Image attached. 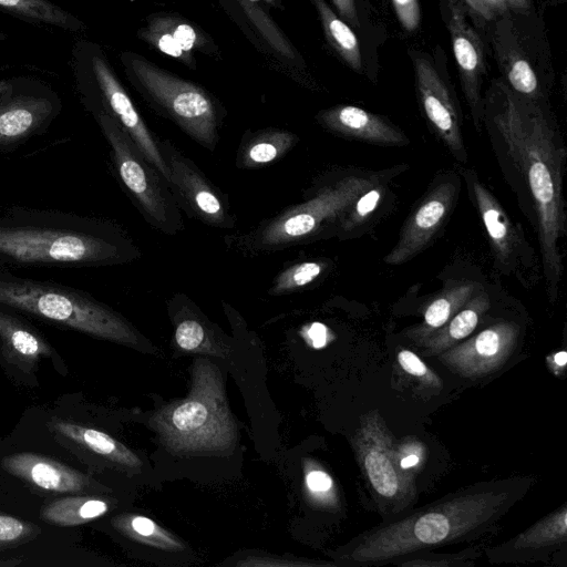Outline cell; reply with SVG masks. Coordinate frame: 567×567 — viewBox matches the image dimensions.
<instances>
[{"label":"cell","mask_w":567,"mask_h":567,"mask_svg":"<svg viewBox=\"0 0 567 567\" xmlns=\"http://www.w3.org/2000/svg\"><path fill=\"white\" fill-rule=\"evenodd\" d=\"M308 336L315 348H322L327 342V329L321 323H313L308 331Z\"/></svg>","instance_id":"b9f144b4"},{"label":"cell","mask_w":567,"mask_h":567,"mask_svg":"<svg viewBox=\"0 0 567 567\" xmlns=\"http://www.w3.org/2000/svg\"><path fill=\"white\" fill-rule=\"evenodd\" d=\"M151 41L165 54L173 58H184L185 52L169 32L155 33Z\"/></svg>","instance_id":"ab89813d"},{"label":"cell","mask_w":567,"mask_h":567,"mask_svg":"<svg viewBox=\"0 0 567 567\" xmlns=\"http://www.w3.org/2000/svg\"><path fill=\"white\" fill-rule=\"evenodd\" d=\"M482 555V546H474L453 554L423 551L405 557L394 565L403 567H463L474 566Z\"/></svg>","instance_id":"4dcf8cb0"},{"label":"cell","mask_w":567,"mask_h":567,"mask_svg":"<svg viewBox=\"0 0 567 567\" xmlns=\"http://www.w3.org/2000/svg\"><path fill=\"white\" fill-rule=\"evenodd\" d=\"M463 177L470 198L486 229L497 266L505 274L529 267L533 264V250L528 248L497 198L481 183L474 171L464 169Z\"/></svg>","instance_id":"5bb4252c"},{"label":"cell","mask_w":567,"mask_h":567,"mask_svg":"<svg viewBox=\"0 0 567 567\" xmlns=\"http://www.w3.org/2000/svg\"><path fill=\"white\" fill-rule=\"evenodd\" d=\"M248 1H255V2H257V1H261V0H248ZM265 1H268V2H269V1H271V0H265Z\"/></svg>","instance_id":"c3c4849f"},{"label":"cell","mask_w":567,"mask_h":567,"mask_svg":"<svg viewBox=\"0 0 567 567\" xmlns=\"http://www.w3.org/2000/svg\"><path fill=\"white\" fill-rule=\"evenodd\" d=\"M507 78L513 89L520 94L530 95L537 90L535 72L525 60L514 61L508 70Z\"/></svg>","instance_id":"e575fe53"},{"label":"cell","mask_w":567,"mask_h":567,"mask_svg":"<svg viewBox=\"0 0 567 567\" xmlns=\"http://www.w3.org/2000/svg\"><path fill=\"white\" fill-rule=\"evenodd\" d=\"M169 32L183 51L186 53L193 50L198 41L196 31L187 23L176 22L167 27Z\"/></svg>","instance_id":"8d00e7d4"},{"label":"cell","mask_w":567,"mask_h":567,"mask_svg":"<svg viewBox=\"0 0 567 567\" xmlns=\"http://www.w3.org/2000/svg\"><path fill=\"white\" fill-rule=\"evenodd\" d=\"M175 340L186 351L199 349L206 340L203 324L195 318H185L176 327Z\"/></svg>","instance_id":"836d02e7"},{"label":"cell","mask_w":567,"mask_h":567,"mask_svg":"<svg viewBox=\"0 0 567 567\" xmlns=\"http://www.w3.org/2000/svg\"><path fill=\"white\" fill-rule=\"evenodd\" d=\"M50 427L59 435L118 465L136 468L140 458L109 434L74 422L53 420Z\"/></svg>","instance_id":"7402d4cb"},{"label":"cell","mask_w":567,"mask_h":567,"mask_svg":"<svg viewBox=\"0 0 567 567\" xmlns=\"http://www.w3.org/2000/svg\"><path fill=\"white\" fill-rule=\"evenodd\" d=\"M420 462V456L417 454H409L400 460V465L404 470H409L415 466Z\"/></svg>","instance_id":"ee69618b"},{"label":"cell","mask_w":567,"mask_h":567,"mask_svg":"<svg viewBox=\"0 0 567 567\" xmlns=\"http://www.w3.org/2000/svg\"><path fill=\"white\" fill-rule=\"evenodd\" d=\"M567 542V506L561 505L524 532L485 549L491 564L542 560Z\"/></svg>","instance_id":"e0dca14e"},{"label":"cell","mask_w":567,"mask_h":567,"mask_svg":"<svg viewBox=\"0 0 567 567\" xmlns=\"http://www.w3.org/2000/svg\"><path fill=\"white\" fill-rule=\"evenodd\" d=\"M503 1H504L505 6L508 4L513 8L515 7V8H519V9L525 8L528 4L527 0H503Z\"/></svg>","instance_id":"bcb514c9"},{"label":"cell","mask_w":567,"mask_h":567,"mask_svg":"<svg viewBox=\"0 0 567 567\" xmlns=\"http://www.w3.org/2000/svg\"><path fill=\"white\" fill-rule=\"evenodd\" d=\"M340 13L352 23L357 21L353 0H332Z\"/></svg>","instance_id":"7bdbcfd3"},{"label":"cell","mask_w":567,"mask_h":567,"mask_svg":"<svg viewBox=\"0 0 567 567\" xmlns=\"http://www.w3.org/2000/svg\"><path fill=\"white\" fill-rule=\"evenodd\" d=\"M554 362L558 367H564L567 362V353L565 351L557 352L554 357Z\"/></svg>","instance_id":"f6af8a7d"},{"label":"cell","mask_w":567,"mask_h":567,"mask_svg":"<svg viewBox=\"0 0 567 567\" xmlns=\"http://www.w3.org/2000/svg\"><path fill=\"white\" fill-rule=\"evenodd\" d=\"M1 465L11 475L44 491L79 494L91 488L87 476L55 460L34 453H14Z\"/></svg>","instance_id":"ac0fdd59"},{"label":"cell","mask_w":567,"mask_h":567,"mask_svg":"<svg viewBox=\"0 0 567 567\" xmlns=\"http://www.w3.org/2000/svg\"><path fill=\"white\" fill-rule=\"evenodd\" d=\"M62 111V100L33 76L0 80V152H9L43 134Z\"/></svg>","instance_id":"8fae6325"},{"label":"cell","mask_w":567,"mask_h":567,"mask_svg":"<svg viewBox=\"0 0 567 567\" xmlns=\"http://www.w3.org/2000/svg\"><path fill=\"white\" fill-rule=\"evenodd\" d=\"M86 110L99 124L110 146L116 174L145 220L166 235L182 231L181 209L164 177L109 113L100 107Z\"/></svg>","instance_id":"8992f818"},{"label":"cell","mask_w":567,"mask_h":567,"mask_svg":"<svg viewBox=\"0 0 567 567\" xmlns=\"http://www.w3.org/2000/svg\"><path fill=\"white\" fill-rule=\"evenodd\" d=\"M400 367L409 374L425 380L429 384L440 385V379L432 373L425 363L412 351L400 350L396 354Z\"/></svg>","instance_id":"d590c367"},{"label":"cell","mask_w":567,"mask_h":567,"mask_svg":"<svg viewBox=\"0 0 567 567\" xmlns=\"http://www.w3.org/2000/svg\"><path fill=\"white\" fill-rule=\"evenodd\" d=\"M485 291L475 293L442 328L417 343L424 355H437L468 337L489 309Z\"/></svg>","instance_id":"44dd1931"},{"label":"cell","mask_w":567,"mask_h":567,"mask_svg":"<svg viewBox=\"0 0 567 567\" xmlns=\"http://www.w3.org/2000/svg\"><path fill=\"white\" fill-rule=\"evenodd\" d=\"M40 533L41 528L38 525L0 513V550L29 543Z\"/></svg>","instance_id":"1f68e13d"},{"label":"cell","mask_w":567,"mask_h":567,"mask_svg":"<svg viewBox=\"0 0 567 567\" xmlns=\"http://www.w3.org/2000/svg\"><path fill=\"white\" fill-rule=\"evenodd\" d=\"M0 348L3 355L24 372L35 369L38 361L52 357L50 343L17 312L0 307Z\"/></svg>","instance_id":"ffe728a7"},{"label":"cell","mask_w":567,"mask_h":567,"mask_svg":"<svg viewBox=\"0 0 567 567\" xmlns=\"http://www.w3.org/2000/svg\"><path fill=\"white\" fill-rule=\"evenodd\" d=\"M8 38V35L0 30V41H3Z\"/></svg>","instance_id":"7dc6e473"},{"label":"cell","mask_w":567,"mask_h":567,"mask_svg":"<svg viewBox=\"0 0 567 567\" xmlns=\"http://www.w3.org/2000/svg\"><path fill=\"white\" fill-rule=\"evenodd\" d=\"M456 197L455 181H443L436 184L406 219L398 243L384 257V262L398 266L419 255L443 226L454 207Z\"/></svg>","instance_id":"9a60e30c"},{"label":"cell","mask_w":567,"mask_h":567,"mask_svg":"<svg viewBox=\"0 0 567 567\" xmlns=\"http://www.w3.org/2000/svg\"><path fill=\"white\" fill-rule=\"evenodd\" d=\"M467 2L485 18L494 16L506 7L503 0H467Z\"/></svg>","instance_id":"60d3db41"},{"label":"cell","mask_w":567,"mask_h":567,"mask_svg":"<svg viewBox=\"0 0 567 567\" xmlns=\"http://www.w3.org/2000/svg\"><path fill=\"white\" fill-rule=\"evenodd\" d=\"M318 11L324 24L326 31L342 56L355 69H360L361 59L359 43L355 34L339 19L322 1L316 0Z\"/></svg>","instance_id":"f1b7e54d"},{"label":"cell","mask_w":567,"mask_h":567,"mask_svg":"<svg viewBox=\"0 0 567 567\" xmlns=\"http://www.w3.org/2000/svg\"><path fill=\"white\" fill-rule=\"evenodd\" d=\"M474 282H461L442 292L427 305L423 320L406 330L405 336L416 344L442 328L475 295Z\"/></svg>","instance_id":"603a6c76"},{"label":"cell","mask_w":567,"mask_h":567,"mask_svg":"<svg viewBox=\"0 0 567 567\" xmlns=\"http://www.w3.org/2000/svg\"><path fill=\"white\" fill-rule=\"evenodd\" d=\"M398 17L406 30H413L419 23V6L416 0H393Z\"/></svg>","instance_id":"74e56055"},{"label":"cell","mask_w":567,"mask_h":567,"mask_svg":"<svg viewBox=\"0 0 567 567\" xmlns=\"http://www.w3.org/2000/svg\"><path fill=\"white\" fill-rule=\"evenodd\" d=\"M141 251L116 224L59 210L13 206L0 216V265L95 268Z\"/></svg>","instance_id":"3957f363"},{"label":"cell","mask_w":567,"mask_h":567,"mask_svg":"<svg viewBox=\"0 0 567 567\" xmlns=\"http://www.w3.org/2000/svg\"><path fill=\"white\" fill-rule=\"evenodd\" d=\"M415 74L420 100L429 122L452 155L465 163L467 153L461 118L447 87L426 60L415 61Z\"/></svg>","instance_id":"2e32d148"},{"label":"cell","mask_w":567,"mask_h":567,"mask_svg":"<svg viewBox=\"0 0 567 567\" xmlns=\"http://www.w3.org/2000/svg\"><path fill=\"white\" fill-rule=\"evenodd\" d=\"M107 502L90 496L59 498L42 507V520L56 526H76L105 514Z\"/></svg>","instance_id":"4316f807"},{"label":"cell","mask_w":567,"mask_h":567,"mask_svg":"<svg viewBox=\"0 0 567 567\" xmlns=\"http://www.w3.org/2000/svg\"><path fill=\"white\" fill-rule=\"evenodd\" d=\"M298 137L288 131L264 130L255 133L240 146L237 166L256 168L271 164L285 156L297 143Z\"/></svg>","instance_id":"484cf974"},{"label":"cell","mask_w":567,"mask_h":567,"mask_svg":"<svg viewBox=\"0 0 567 567\" xmlns=\"http://www.w3.org/2000/svg\"><path fill=\"white\" fill-rule=\"evenodd\" d=\"M482 122L506 183L536 230L546 290L554 300L567 233L563 194L567 153L559 131L539 105L507 90L493 97Z\"/></svg>","instance_id":"6da1fadb"},{"label":"cell","mask_w":567,"mask_h":567,"mask_svg":"<svg viewBox=\"0 0 567 567\" xmlns=\"http://www.w3.org/2000/svg\"><path fill=\"white\" fill-rule=\"evenodd\" d=\"M0 307L95 338L136 346L135 329L85 291L13 274L0 265Z\"/></svg>","instance_id":"277c9868"},{"label":"cell","mask_w":567,"mask_h":567,"mask_svg":"<svg viewBox=\"0 0 567 567\" xmlns=\"http://www.w3.org/2000/svg\"><path fill=\"white\" fill-rule=\"evenodd\" d=\"M306 484L311 494L322 497L333 487L332 478L321 470H313L307 474Z\"/></svg>","instance_id":"f35d334b"},{"label":"cell","mask_w":567,"mask_h":567,"mask_svg":"<svg viewBox=\"0 0 567 567\" xmlns=\"http://www.w3.org/2000/svg\"><path fill=\"white\" fill-rule=\"evenodd\" d=\"M114 525L122 533L140 542L159 548H182V544L173 535L147 517L141 515L121 516L114 519Z\"/></svg>","instance_id":"83f0119b"},{"label":"cell","mask_w":567,"mask_h":567,"mask_svg":"<svg viewBox=\"0 0 567 567\" xmlns=\"http://www.w3.org/2000/svg\"><path fill=\"white\" fill-rule=\"evenodd\" d=\"M133 76L169 117L196 143L214 151L219 140V117L209 95L138 56L123 58Z\"/></svg>","instance_id":"30bf717a"},{"label":"cell","mask_w":567,"mask_h":567,"mask_svg":"<svg viewBox=\"0 0 567 567\" xmlns=\"http://www.w3.org/2000/svg\"><path fill=\"white\" fill-rule=\"evenodd\" d=\"M375 182L350 175L320 188L311 198L287 207L243 237L241 245L251 252H271L315 237L338 217H343L357 198Z\"/></svg>","instance_id":"52a82bcc"},{"label":"cell","mask_w":567,"mask_h":567,"mask_svg":"<svg viewBox=\"0 0 567 567\" xmlns=\"http://www.w3.org/2000/svg\"><path fill=\"white\" fill-rule=\"evenodd\" d=\"M156 427L174 451H225L236 441L220 380L198 369L192 394L156 416Z\"/></svg>","instance_id":"5b68a950"},{"label":"cell","mask_w":567,"mask_h":567,"mask_svg":"<svg viewBox=\"0 0 567 567\" xmlns=\"http://www.w3.org/2000/svg\"><path fill=\"white\" fill-rule=\"evenodd\" d=\"M534 483L533 476H511L460 488L360 533L340 550L339 561L359 567L394 565L437 547L478 542L497 530Z\"/></svg>","instance_id":"7a4b0ae2"},{"label":"cell","mask_w":567,"mask_h":567,"mask_svg":"<svg viewBox=\"0 0 567 567\" xmlns=\"http://www.w3.org/2000/svg\"><path fill=\"white\" fill-rule=\"evenodd\" d=\"M318 118L327 130L349 138L384 146L409 143L392 123L358 106H337L321 112Z\"/></svg>","instance_id":"d6986e66"},{"label":"cell","mask_w":567,"mask_h":567,"mask_svg":"<svg viewBox=\"0 0 567 567\" xmlns=\"http://www.w3.org/2000/svg\"><path fill=\"white\" fill-rule=\"evenodd\" d=\"M353 447L380 509L392 516L406 512L416 498L415 478L401 467L399 451L377 411L361 417Z\"/></svg>","instance_id":"9c48e42d"},{"label":"cell","mask_w":567,"mask_h":567,"mask_svg":"<svg viewBox=\"0 0 567 567\" xmlns=\"http://www.w3.org/2000/svg\"><path fill=\"white\" fill-rule=\"evenodd\" d=\"M383 194V185L377 183L361 194L341 219V231L348 233L365 221L378 207Z\"/></svg>","instance_id":"d6a6232c"},{"label":"cell","mask_w":567,"mask_h":567,"mask_svg":"<svg viewBox=\"0 0 567 567\" xmlns=\"http://www.w3.org/2000/svg\"><path fill=\"white\" fill-rule=\"evenodd\" d=\"M0 11L33 24L49 25L70 32L84 29V23L52 0H0Z\"/></svg>","instance_id":"d4e9b609"},{"label":"cell","mask_w":567,"mask_h":567,"mask_svg":"<svg viewBox=\"0 0 567 567\" xmlns=\"http://www.w3.org/2000/svg\"><path fill=\"white\" fill-rule=\"evenodd\" d=\"M518 337L519 327L515 322L498 321L441 352L437 358L447 369L463 378H483L507 362L517 346Z\"/></svg>","instance_id":"4fadbf2b"},{"label":"cell","mask_w":567,"mask_h":567,"mask_svg":"<svg viewBox=\"0 0 567 567\" xmlns=\"http://www.w3.org/2000/svg\"><path fill=\"white\" fill-rule=\"evenodd\" d=\"M72 68L82 104L86 109L100 107L109 113L168 185L169 172L157 141L147 128L100 48L87 41L76 42L72 49Z\"/></svg>","instance_id":"ba28073f"},{"label":"cell","mask_w":567,"mask_h":567,"mask_svg":"<svg viewBox=\"0 0 567 567\" xmlns=\"http://www.w3.org/2000/svg\"><path fill=\"white\" fill-rule=\"evenodd\" d=\"M156 141L169 172V189L179 209L210 227H236L225 195L169 140Z\"/></svg>","instance_id":"7c38bea8"},{"label":"cell","mask_w":567,"mask_h":567,"mask_svg":"<svg viewBox=\"0 0 567 567\" xmlns=\"http://www.w3.org/2000/svg\"><path fill=\"white\" fill-rule=\"evenodd\" d=\"M326 264L318 260H305L284 269L274 279L269 293L280 296L293 292L315 281L324 270Z\"/></svg>","instance_id":"f546056e"},{"label":"cell","mask_w":567,"mask_h":567,"mask_svg":"<svg viewBox=\"0 0 567 567\" xmlns=\"http://www.w3.org/2000/svg\"><path fill=\"white\" fill-rule=\"evenodd\" d=\"M452 27L454 55L463 74L465 92L468 104L472 107L474 124L477 130H481L483 107L477 86V72L481 63L478 45L476 44V39L471 35V31L463 28L461 20L457 19Z\"/></svg>","instance_id":"cb8c5ba5"}]
</instances>
